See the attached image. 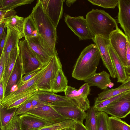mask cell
Wrapping results in <instances>:
<instances>
[{"instance_id":"16","label":"cell","mask_w":130,"mask_h":130,"mask_svg":"<svg viewBox=\"0 0 130 130\" xmlns=\"http://www.w3.org/2000/svg\"><path fill=\"white\" fill-rule=\"evenodd\" d=\"M110 75L103 71L98 73H95L91 75L84 81L90 87L95 86L102 90L107 89L108 84L111 82Z\"/></svg>"},{"instance_id":"53","label":"cell","mask_w":130,"mask_h":130,"mask_svg":"<svg viewBox=\"0 0 130 130\" xmlns=\"http://www.w3.org/2000/svg\"><path fill=\"white\" fill-rule=\"evenodd\" d=\"M114 85V84L111 82L108 84V87L110 88H111Z\"/></svg>"},{"instance_id":"26","label":"cell","mask_w":130,"mask_h":130,"mask_svg":"<svg viewBox=\"0 0 130 130\" xmlns=\"http://www.w3.org/2000/svg\"><path fill=\"white\" fill-rule=\"evenodd\" d=\"M76 123L73 120L67 119L57 123L27 130H61L64 129H74Z\"/></svg>"},{"instance_id":"17","label":"cell","mask_w":130,"mask_h":130,"mask_svg":"<svg viewBox=\"0 0 130 130\" xmlns=\"http://www.w3.org/2000/svg\"><path fill=\"white\" fill-rule=\"evenodd\" d=\"M18 117L24 130L51 124L45 120L27 113L18 116Z\"/></svg>"},{"instance_id":"51","label":"cell","mask_w":130,"mask_h":130,"mask_svg":"<svg viewBox=\"0 0 130 130\" xmlns=\"http://www.w3.org/2000/svg\"><path fill=\"white\" fill-rule=\"evenodd\" d=\"M126 74L128 76L130 75V67L125 68Z\"/></svg>"},{"instance_id":"41","label":"cell","mask_w":130,"mask_h":130,"mask_svg":"<svg viewBox=\"0 0 130 130\" xmlns=\"http://www.w3.org/2000/svg\"><path fill=\"white\" fill-rule=\"evenodd\" d=\"M30 99L32 105L35 109L49 105V103L39 100L36 93L30 97Z\"/></svg>"},{"instance_id":"2","label":"cell","mask_w":130,"mask_h":130,"mask_svg":"<svg viewBox=\"0 0 130 130\" xmlns=\"http://www.w3.org/2000/svg\"><path fill=\"white\" fill-rule=\"evenodd\" d=\"M30 15L36 24L40 36L52 50L57 52L55 47L57 38L56 28L46 13L40 0L38 1Z\"/></svg>"},{"instance_id":"39","label":"cell","mask_w":130,"mask_h":130,"mask_svg":"<svg viewBox=\"0 0 130 130\" xmlns=\"http://www.w3.org/2000/svg\"><path fill=\"white\" fill-rule=\"evenodd\" d=\"M37 91L28 94L22 99L10 104L5 109L7 110H8L11 109L17 108L25 101L35 94Z\"/></svg>"},{"instance_id":"47","label":"cell","mask_w":130,"mask_h":130,"mask_svg":"<svg viewBox=\"0 0 130 130\" xmlns=\"http://www.w3.org/2000/svg\"><path fill=\"white\" fill-rule=\"evenodd\" d=\"M5 98L3 85V80L0 81V103Z\"/></svg>"},{"instance_id":"6","label":"cell","mask_w":130,"mask_h":130,"mask_svg":"<svg viewBox=\"0 0 130 130\" xmlns=\"http://www.w3.org/2000/svg\"><path fill=\"white\" fill-rule=\"evenodd\" d=\"M25 39L43 67L46 66L54 56L58 55L57 52L52 50L40 36Z\"/></svg>"},{"instance_id":"24","label":"cell","mask_w":130,"mask_h":130,"mask_svg":"<svg viewBox=\"0 0 130 130\" xmlns=\"http://www.w3.org/2000/svg\"><path fill=\"white\" fill-rule=\"evenodd\" d=\"M68 86V80L62 69L59 70L52 86V92L54 93L65 92Z\"/></svg>"},{"instance_id":"13","label":"cell","mask_w":130,"mask_h":130,"mask_svg":"<svg viewBox=\"0 0 130 130\" xmlns=\"http://www.w3.org/2000/svg\"><path fill=\"white\" fill-rule=\"evenodd\" d=\"M43 9L56 28L63 13L64 0H40Z\"/></svg>"},{"instance_id":"11","label":"cell","mask_w":130,"mask_h":130,"mask_svg":"<svg viewBox=\"0 0 130 130\" xmlns=\"http://www.w3.org/2000/svg\"><path fill=\"white\" fill-rule=\"evenodd\" d=\"M99 51L101 58L103 64L113 78L117 77V74L110 55L108 46L110 44L109 39L96 35L92 40Z\"/></svg>"},{"instance_id":"19","label":"cell","mask_w":130,"mask_h":130,"mask_svg":"<svg viewBox=\"0 0 130 130\" xmlns=\"http://www.w3.org/2000/svg\"><path fill=\"white\" fill-rule=\"evenodd\" d=\"M108 48L111 59L116 73L117 82L122 83L126 80L128 76L125 68L110 44Z\"/></svg>"},{"instance_id":"55","label":"cell","mask_w":130,"mask_h":130,"mask_svg":"<svg viewBox=\"0 0 130 130\" xmlns=\"http://www.w3.org/2000/svg\"><path fill=\"white\" fill-rule=\"evenodd\" d=\"M67 129H61V130H67Z\"/></svg>"},{"instance_id":"10","label":"cell","mask_w":130,"mask_h":130,"mask_svg":"<svg viewBox=\"0 0 130 130\" xmlns=\"http://www.w3.org/2000/svg\"><path fill=\"white\" fill-rule=\"evenodd\" d=\"M110 44L121 61L127 67L126 57L127 36L118 27L110 34Z\"/></svg>"},{"instance_id":"52","label":"cell","mask_w":130,"mask_h":130,"mask_svg":"<svg viewBox=\"0 0 130 130\" xmlns=\"http://www.w3.org/2000/svg\"><path fill=\"white\" fill-rule=\"evenodd\" d=\"M20 121L19 127L18 130H24L23 128L21 123Z\"/></svg>"},{"instance_id":"48","label":"cell","mask_w":130,"mask_h":130,"mask_svg":"<svg viewBox=\"0 0 130 130\" xmlns=\"http://www.w3.org/2000/svg\"><path fill=\"white\" fill-rule=\"evenodd\" d=\"M118 87L130 88V75L128 76L126 80Z\"/></svg>"},{"instance_id":"1","label":"cell","mask_w":130,"mask_h":130,"mask_svg":"<svg viewBox=\"0 0 130 130\" xmlns=\"http://www.w3.org/2000/svg\"><path fill=\"white\" fill-rule=\"evenodd\" d=\"M101 58L99 51L95 44H91L81 53L74 66L72 77L84 81L95 73Z\"/></svg>"},{"instance_id":"20","label":"cell","mask_w":130,"mask_h":130,"mask_svg":"<svg viewBox=\"0 0 130 130\" xmlns=\"http://www.w3.org/2000/svg\"><path fill=\"white\" fill-rule=\"evenodd\" d=\"M21 66L19 54L7 84L5 93V97L10 93V92L13 86L16 85L17 86L21 82Z\"/></svg>"},{"instance_id":"31","label":"cell","mask_w":130,"mask_h":130,"mask_svg":"<svg viewBox=\"0 0 130 130\" xmlns=\"http://www.w3.org/2000/svg\"><path fill=\"white\" fill-rule=\"evenodd\" d=\"M109 130H130V125L120 119L111 116L109 117Z\"/></svg>"},{"instance_id":"49","label":"cell","mask_w":130,"mask_h":130,"mask_svg":"<svg viewBox=\"0 0 130 130\" xmlns=\"http://www.w3.org/2000/svg\"><path fill=\"white\" fill-rule=\"evenodd\" d=\"M5 27L6 26L4 22L0 23V41L2 39L4 33V30Z\"/></svg>"},{"instance_id":"5","label":"cell","mask_w":130,"mask_h":130,"mask_svg":"<svg viewBox=\"0 0 130 130\" xmlns=\"http://www.w3.org/2000/svg\"><path fill=\"white\" fill-rule=\"evenodd\" d=\"M62 65L58 55L51 59L44 68L36 84L38 91L52 92V86L57 73Z\"/></svg>"},{"instance_id":"8","label":"cell","mask_w":130,"mask_h":130,"mask_svg":"<svg viewBox=\"0 0 130 130\" xmlns=\"http://www.w3.org/2000/svg\"><path fill=\"white\" fill-rule=\"evenodd\" d=\"M99 111L105 112L119 119L125 118L130 113V91Z\"/></svg>"},{"instance_id":"25","label":"cell","mask_w":130,"mask_h":130,"mask_svg":"<svg viewBox=\"0 0 130 130\" xmlns=\"http://www.w3.org/2000/svg\"><path fill=\"white\" fill-rule=\"evenodd\" d=\"M24 35L25 39L40 36L36 24L30 15L24 19Z\"/></svg>"},{"instance_id":"29","label":"cell","mask_w":130,"mask_h":130,"mask_svg":"<svg viewBox=\"0 0 130 130\" xmlns=\"http://www.w3.org/2000/svg\"><path fill=\"white\" fill-rule=\"evenodd\" d=\"M97 112L93 106L87 110L85 126L88 130H97Z\"/></svg>"},{"instance_id":"23","label":"cell","mask_w":130,"mask_h":130,"mask_svg":"<svg viewBox=\"0 0 130 130\" xmlns=\"http://www.w3.org/2000/svg\"><path fill=\"white\" fill-rule=\"evenodd\" d=\"M36 94L39 100L48 103L67 102L73 103L75 105L73 102L68 99L65 96L58 95L53 92L38 91Z\"/></svg>"},{"instance_id":"45","label":"cell","mask_w":130,"mask_h":130,"mask_svg":"<svg viewBox=\"0 0 130 130\" xmlns=\"http://www.w3.org/2000/svg\"><path fill=\"white\" fill-rule=\"evenodd\" d=\"M7 36V33L6 32V29L5 30L3 35L2 36V39L0 41V56L2 54L4 48V47Z\"/></svg>"},{"instance_id":"27","label":"cell","mask_w":130,"mask_h":130,"mask_svg":"<svg viewBox=\"0 0 130 130\" xmlns=\"http://www.w3.org/2000/svg\"><path fill=\"white\" fill-rule=\"evenodd\" d=\"M38 91L35 84L20 94L15 95H11L9 94L6 97L2 102L0 103V108H6L10 104L22 99L28 94Z\"/></svg>"},{"instance_id":"36","label":"cell","mask_w":130,"mask_h":130,"mask_svg":"<svg viewBox=\"0 0 130 130\" xmlns=\"http://www.w3.org/2000/svg\"><path fill=\"white\" fill-rule=\"evenodd\" d=\"M127 92L121 93L115 96L101 101H98L95 99L93 106L96 111L97 112L99 111L100 109L121 97Z\"/></svg>"},{"instance_id":"15","label":"cell","mask_w":130,"mask_h":130,"mask_svg":"<svg viewBox=\"0 0 130 130\" xmlns=\"http://www.w3.org/2000/svg\"><path fill=\"white\" fill-rule=\"evenodd\" d=\"M7 28L6 39L2 53L4 56L5 67L11 52L19 45L20 39L19 35L15 30L9 27Z\"/></svg>"},{"instance_id":"46","label":"cell","mask_w":130,"mask_h":130,"mask_svg":"<svg viewBox=\"0 0 130 130\" xmlns=\"http://www.w3.org/2000/svg\"><path fill=\"white\" fill-rule=\"evenodd\" d=\"M74 129V130H88L83 123L76 122Z\"/></svg>"},{"instance_id":"3","label":"cell","mask_w":130,"mask_h":130,"mask_svg":"<svg viewBox=\"0 0 130 130\" xmlns=\"http://www.w3.org/2000/svg\"><path fill=\"white\" fill-rule=\"evenodd\" d=\"M86 19L94 36L109 39L111 33L118 27L116 21L104 10L93 9L87 13Z\"/></svg>"},{"instance_id":"42","label":"cell","mask_w":130,"mask_h":130,"mask_svg":"<svg viewBox=\"0 0 130 130\" xmlns=\"http://www.w3.org/2000/svg\"><path fill=\"white\" fill-rule=\"evenodd\" d=\"M89 85L85 83L82 85L78 90V93L84 98H88L87 96L90 94V89Z\"/></svg>"},{"instance_id":"43","label":"cell","mask_w":130,"mask_h":130,"mask_svg":"<svg viewBox=\"0 0 130 130\" xmlns=\"http://www.w3.org/2000/svg\"><path fill=\"white\" fill-rule=\"evenodd\" d=\"M5 68V60L4 54L2 53L0 56V81L3 80V75Z\"/></svg>"},{"instance_id":"18","label":"cell","mask_w":130,"mask_h":130,"mask_svg":"<svg viewBox=\"0 0 130 130\" xmlns=\"http://www.w3.org/2000/svg\"><path fill=\"white\" fill-rule=\"evenodd\" d=\"M78 90L75 87L68 86L64 92L65 96L73 102L75 105L84 111L90 107L88 98H85L78 93Z\"/></svg>"},{"instance_id":"33","label":"cell","mask_w":130,"mask_h":130,"mask_svg":"<svg viewBox=\"0 0 130 130\" xmlns=\"http://www.w3.org/2000/svg\"><path fill=\"white\" fill-rule=\"evenodd\" d=\"M109 116L107 114L102 111L96 113L97 130H109Z\"/></svg>"},{"instance_id":"12","label":"cell","mask_w":130,"mask_h":130,"mask_svg":"<svg viewBox=\"0 0 130 130\" xmlns=\"http://www.w3.org/2000/svg\"><path fill=\"white\" fill-rule=\"evenodd\" d=\"M26 113L39 118L50 124L57 123L67 119L50 105L34 109Z\"/></svg>"},{"instance_id":"22","label":"cell","mask_w":130,"mask_h":130,"mask_svg":"<svg viewBox=\"0 0 130 130\" xmlns=\"http://www.w3.org/2000/svg\"><path fill=\"white\" fill-rule=\"evenodd\" d=\"M24 19L15 15L7 19L4 21L7 28L9 27L16 31L19 35L20 39L24 37Z\"/></svg>"},{"instance_id":"32","label":"cell","mask_w":130,"mask_h":130,"mask_svg":"<svg viewBox=\"0 0 130 130\" xmlns=\"http://www.w3.org/2000/svg\"><path fill=\"white\" fill-rule=\"evenodd\" d=\"M44 67L40 70L39 72L35 76L17 88L16 90L11 93L9 94L11 95H15L20 94L35 85L42 73Z\"/></svg>"},{"instance_id":"35","label":"cell","mask_w":130,"mask_h":130,"mask_svg":"<svg viewBox=\"0 0 130 130\" xmlns=\"http://www.w3.org/2000/svg\"><path fill=\"white\" fill-rule=\"evenodd\" d=\"M92 4L105 8L114 9L118 5L119 0H88Z\"/></svg>"},{"instance_id":"50","label":"cell","mask_w":130,"mask_h":130,"mask_svg":"<svg viewBox=\"0 0 130 130\" xmlns=\"http://www.w3.org/2000/svg\"><path fill=\"white\" fill-rule=\"evenodd\" d=\"M76 1L75 0H65V2L67 6L70 7Z\"/></svg>"},{"instance_id":"54","label":"cell","mask_w":130,"mask_h":130,"mask_svg":"<svg viewBox=\"0 0 130 130\" xmlns=\"http://www.w3.org/2000/svg\"><path fill=\"white\" fill-rule=\"evenodd\" d=\"M67 130H74V129H67Z\"/></svg>"},{"instance_id":"38","label":"cell","mask_w":130,"mask_h":130,"mask_svg":"<svg viewBox=\"0 0 130 130\" xmlns=\"http://www.w3.org/2000/svg\"><path fill=\"white\" fill-rule=\"evenodd\" d=\"M20 121L15 114L11 121L5 126L0 127L1 130H18Z\"/></svg>"},{"instance_id":"44","label":"cell","mask_w":130,"mask_h":130,"mask_svg":"<svg viewBox=\"0 0 130 130\" xmlns=\"http://www.w3.org/2000/svg\"><path fill=\"white\" fill-rule=\"evenodd\" d=\"M126 57L127 67H130V36H127Z\"/></svg>"},{"instance_id":"30","label":"cell","mask_w":130,"mask_h":130,"mask_svg":"<svg viewBox=\"0 0 130 130\" xmlns=\"http://www.w3.org/2000/svg\"><path fill=\"white\" fill-rule=\"evenodd\" d=\"M34 0H0V9H14L22 5L31 4Z\"/></svg>"},{"instance_id":"37","label":"cell","mask_w":130,"mask_h":130,"mask_svg":"<svg viewBox=\"0 0 130 130\" xmlns=\"http://www.w3.org/2000/svg\"><path fill=\"white\" fill-rule=\"evenodd\" d=\"M34 109L30 98L16 109L15 114L18 116Z\"/></svg>"},{"instance_id":"21","label":"cell","mask_w":130,"mask_h":130,"mask_svg":"<svg viewBox=\"0 0 130 130\" xmlns=\"http://www.w3.org/2000/svg\"><path fill=\"white\" fill-rule=\"evenodd\" d=\"M19 51V46L18 45L12 50L10 53L6 65L5 67L3 78L5 98L7 84L18 56Z\"/></svg>"},{"instance_id":"7","label":"cell","mask_w":130,"mask_h":130,"mask_svg":"<svg viewBox=\"0 0 130 130\" xmlns=\"http://www.w3.org/2000/svg\"><path fill=\"white\" fill-rule=\"evenodd\" d=\"M64 17L67 25L78 37L80 40L93 39L94 36L91 31L86 19L83 16L74 17L65 14Z\"/></svg>"},{"instance_id":"14","label":"cell","mask_w":130,"mask_h":130,"mask_svg":"<svg viewBox=\"0 0 130 130\" xmlns=\"http://www.w3.org/2000/svg\"><path fill=\"white\" fill-rule=\"evenodd\" d=\"M118 22L127 36H130V0H119Z\"/></svg>"},{"instance_id":"4","label":"cell","mask_w":130,"mask_h":130,"mask_svg":"<svg viewBox=\"0 0 130 130\" xmlns=\"http://www.w3.org/2000/svg\"><path fill=\"white\" fill-rule=\"evenodd\" d=\"M19 45L21 66L22 80L24 75H26L38 71L44 67L37 59L26 39L21 40Z\"/></svg>"},{"instance_id":"34","label":"cell","mask_w":130,"mask_h":130,"mask_svg":"<svg viewBox=\"0 0 130 130\" xmlns=\"http://www.w3.org/2000/svg\"><path fill=\"white\" fill-rule=\"evenodd\" d=\"M0 127L7 124L15 114L16 109L12 112H9L5 108H0Z\"/></svg>"},{"instance_id":"40","label":"cell","mask_w":130,"mask_h":130,"mask_svg":"<svg viewBox=\"0 0 130 130\" xmlns=\"http://www.w3.org/2000/svg\"><path fill=\"white\" fill-rule=\"evenodd\" d=\"M16 12L14 9H0V23L7 19L15 15Z\"/></svg>"},{"instance_id":"9","label":"cell","mask_w":130,"mask_h":130,"mask_svg":"<svg viewBox=\"0 0 130 130\" xmlns=\"http://www.w3.org/2000/svg\"><path fill=\"white\" fill-rule=\"evenodd\" d=\"M49 104L63 117L76 122L83 123L87 115L85 111L72 103L59 102Z\"/></svg>"},{"instance_id":"28","label":"cell","mask_w":130,"mask_h":130,"mask_svg":"<svg viewBox=\"0 0 130 130\" xmlns=\"http://www.w3.org/2000/svg\"><path fill=\"white\" fill-rule=\"evenodd\" d=\"M130 91V88L125 87H118L111 89L107 88L98 94V97L95 99L98 101H101Z\"/></svg>"}]
</instances>
